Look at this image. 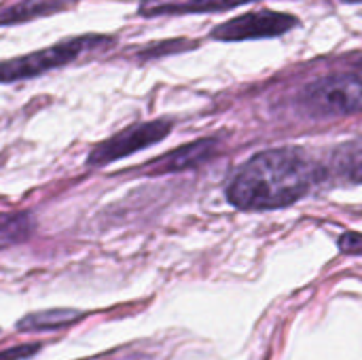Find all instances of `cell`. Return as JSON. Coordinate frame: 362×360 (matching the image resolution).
<instances>
[{"label":"cell","mask_w":362,"mask_h":360,"mask_svg":"<svg viewBox=\"0 0 362 360\" xmlns=\"http://www.w3.org/2000/svg\"><path fill=\"white\" fill-rule=\"evenodd\" d=\"M339 250L350 257H362V233L358 231H346L339 236Z\"/></svg>","instance_id":"13"},{"label":"cell","mask_w":362,"mask_h":360,"mask_svg":"<svg viewBox=\"0 0 362 360\" xmlns=\"http://www.w3.org/2000/svg\"><path fill=\"white\" fill-rule=\"evenodd\" d=\"M218 149H221L218 138H199L148 161L142 170L144 174H176V172L193 170L210 161L218 153Z\"/></svg>","instance_id":"6"},{"label":"cell","mask_w":362,"mask_h":360,"mask_svg":"<svg viewBox=\"0 0 362 360\" xmlns=\"http://www.w3.org/2000/svg\"><path fill=\"white\" fill-rule=\"evenodd\" d=\"M172 129H174V121L165 119V117L134 123V125L112 134L104 142L95 144L87 157V163L89 166H108L112 161L125 159V157L140 153L153 144H159Z\"/></svg>","instance_id":"4"},{"label":"cell","mask_w":362,"mask_h":360,"mask_svg":"<svg viewBox=\"0 0 362 360\" xmlns=\"http://www.w3.org/2000/svg\"><path fill=\"white\" fill-rule=\"evenodd\" d=\"M81 0H19L11 6L0 8V28L19 25L49 15H59L68 8H74Z\"/></svg>","instance_id":"8"},{"label":"cell","mask_w":362,"mask_h":360,"mask_svg":"<svg viewBox=\"0 0 362 360\" xmlns=\"http://www.w3.org/2000/svg\"><path fill=\"white\" fill-rule=\"evenodd\" d=\"M301 104L312 117H346L362 112V76H322L303 89Z\"/></svg>","instance_id":"3"},{"label":"cell","mask_w":362,"mask_h":360,"mask_svg":"<svg viewBox=\"0 0 362 360\" xmlns=\"http://www.w3.org/2000/svg\"><path fill=\"white\" fill-rule=\"evenodd\" d=\"M361 66H362V59H361Z\"/></svg>","instance_id":"16"},{"label":"cell","mask_w":362,"mask_h":360,"mask_svg":"<svg viewBox=\"0 0 362 360\" xmlns=\"http://www.w3.org/2000/svg\"><path fill=\"white\" fill-rule=\"evenodd\" d=\"M314 163L299 149H269L252 155L227 185V199L240 210L288 208L314 185Z\"/></svg>","instance_id":"1"},{"label":"cell","mask_w":362,"mask_h":360,"mask_svg":"<svg viewBox=\"0 0 362 360\" xmlns=\"http://www.w3.org/2000/svg\"><path fill=\"white\" fill-rule=\"evenodd\" d=\"M36 223L30 212H0V250L25 242Z\"/></svg>","instance_id":"10"},{"label":"cell","mask_w":362,"mask_h":360,"mask_svg":"<svg viewBox=\"0 0 362 360\" xmlns=\"http://www.w3.org/2000/svg\"><path fill=\"white\" fill-rule=\"evenodd\" d=\"M344 151H346V153L339 157L341 174H344L348 180L362 182V142L348 144V146H344Z\"/></svg>","instance_id":"12"},{"label":"cell","mask_w":362,"mask_h":360,"mask_svg":"<svg viewBox=\"0 0 362 360\" xmlns=\"http://www.w3.org/2000/svg\"><path fill=\"white\" fill-rule=\"evenodd\" d=\"M197 42L195 40H185V38H172V40H159V42H148L138 51L140 59H157L163 55H172V53H180L187 49H195Z\"/></svg>","instance_id":"11"},{"label":"cell","mask_w":362,"mask_h":360,"mask_svg":"<svg viewBox=\"0 0 362 360\" xmlns=\"http://www.w3.org/2000/svg\"><path fill=\"white\" fill-rule=\"evenodd\" d=\"M85 314L81 310H70V308H53V310H40V312H30L23 318L17 320L15 329L19 333H45V331H57L64 327L74 325L81 320Z\"/></svg>","instance_id":"9"},{"label":"cell","mask_w":362,"mask_h":360,"mask_svg":"<svg viewBox=\"0 0 362 360\" xmlns=\"http://www.w3.org/2000/svg\"><path fill=\"white\" fill-rule=\"evenodd\" d=\"M259 0H180V2H157L142 0L140 15L142 17H161V15H206V13H223Z\"/></svg>","instance_id":"7"},{"label":"cell","mask_w":362,"mask_h":360,"mask_svg":"<svg viewBox=\"0 0 362 360\" xmlns=\"http://www.w3.org/2000/svg\"><path fill=\"white\" fill-rule=\"evenodd\" d=\"M38 352H40L38 344H21V346H13V348L0 352V360H28Z\"/></svg>","instance_id":"14"},{"label":"cell","mask_w":362,"mask_h":360,"mask_svg":"<svg viewBox=\"0 0 362 360\" xmlns=\"http://www.w3.org/2000/svg\"><path fill=\"white\" fill-rule=\"evenodd\" d=\"M112 45H115V40L106 34H78V36L62 38L51 47L38 49V51L25 53V55H17L11 59H2L0 62V85L36 79L40 74H47L51 70L68 66L87 53H95V51L108 49Z\"/></svg>","instance_id":"2"},{"label":"cell","mask_w":362,"mask_h":360,"mask_svg":"<svg viewBox=\"0 0 362 360\" xmlns=\"http://www.w3.org/2000/svg\"><path fill=\"white\" fill-rule=\"evenodd\" d=\"M341 2H346V4H358L362 0H341Z\"/></svg>","instance_id":"15"},{"label":"cell","mask_w":362,"mask_h":360,"mask_svg":"<svg viewBox=\"0 0 362 360\" xmlns=\"http://www.w3.org/2000/svg\"><path fill=\"white\" fill-rule=\"evenodd\" d=\"M299 25V19L291 13H280L272 8L242 13L229 21H223L212 28L210 38L221 42H242V40H259V38H278L288 34Z\"/></svg>","instance_id":"5"}]
</instances>
